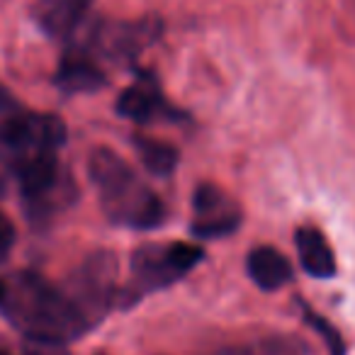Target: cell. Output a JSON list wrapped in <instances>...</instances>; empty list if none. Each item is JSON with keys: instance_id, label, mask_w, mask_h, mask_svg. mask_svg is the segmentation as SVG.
Returning a JSON list of instances; mask_svg holds the SVG:
<instances>
[{"instance_id": "8", "label": "cell", "mask_w": 355, "mask_h": 355, "mask_svg": "<svg viewBox=\"0 0 355 355\" xmlns=\"http://www.w3.org/2000/svg\"><path fill=\"white\" fill-rule=\"evenodd\" d=\"M54 83L66 95H83L95 93L105 85V73L93 59V51L80 44H71L64 51L56 69Z\"/></svg>"}, {"instance_id": "11", "label": "cell", "mask_w": 355, "mask_h": 355, "mask_svg": "<svg viewBox=\"0 0 355 355\" xmlns=\"http://www.w3.org/2000/svg\"><path fill=\"white\" fill-rule=\"evenodd\" d=\"M248 277L261 287L263 292H275L292 280V263L285 253L272 246H258L246 258Z\"/></svg>"}, {"instance_id": "23", "label": "cell", "mask_w": 355, "mask_h": 355, "mask_svg": "<svg viewBox=\"0 0 355 355\" xmlns=\"http://www.w3.org/2000/svg\"><path fill=\"white\" fill-rule=\"evenodd\" d=\"M0 355H6V353H0Z\"/></svg>"}, {"instance_id": "16", "label": "cell", "mask_w": 355, "mask_h": 355, "mask_svg": "<svg viewBox=\"0 0 355 355\" xmlns=\"http://www.w3.org/2000/svg\"><path fill=\"white\" fill-rule=\"evenodd\" d=\"M132 144L148 173H153V175H158V178H168L175 171V166H178L175 146H171V144H166V141H158V139L144 137V134H137V137L132 139Z\"/></svg>"}, {"instance_id": "6", "label": "cell", "mask_w": 355, "mask_h": 355, "mask_svg": "<svg viewBox=\"0 0 355 355\" xmlns=\"http://www.w3.org/2000/svg\"><path fill=\"white\" fill-rule=\"evenodd\" d=\"M163 32V22L158 17H141L132 22H100L90 32L85 49L98 51L107 59H137L146 46L158 42Z\"/></svg>"}, {"instance_id": "4", "label": "cell", "mask_w": 355, "mask_h": 355, "mask_svg": "<svg viewBox=\"0 0 355 355\" xmlns=\"http://www.w3.org/2000/svg\"><path fill=\"white\" fill-rule=\"evenodd\" d=\"M85 329L98 326L117 306V261L110 251H95L61 285Z\"/></svg>"}, {"instance_id": "21", "label": "cell", "mask_w": 355, "mask_h": 355, "mask_svg": "<svg viewBox=\"0 0 355 355\" xmlns=\"http://www.w3.org/2000/svg\"><path fill=\"white\" fill-rule=\"evenodd\" d=\"M6 195V175H3V171H0V198Z\"/></svg>"}, {"instance_id": "19", "label": "cell", "mask_w": 355, "mask_h": 355, "mask_svg": "<svg viewBox=\"0 0 355 355\" xmlns=\"http://www.w3.org/2000/svg\"><path fill=\"white\" fill-rule=\"evenodd\" d=\"M25 355H69V353H66V345H61V343H46V340L27 338Z\"/></svg>"}, {"instance_id": "15", "label": "cell", "mask_w": 355, "mask_h": 355, "mask_svg": "<svg viewBox=\"0 0 355 355\" xmlns=\"http://www.w3.org/2000/svg\"><path fill=\"white\" fill-rule=\"evenodd\" d=\"M73 200H76V188H73V180H71L69 171H66L54 188L46 190L40 198L27 200L25 202L27 217H30L32 222H46V219H51L54 214L64 212Z\"/></svg>"}, {"instance_id": "5", "label": "cell", "mask_w": 355, "mask_h": 355, "mask_svg": "<svg viewBox=\"0 0 355 355\" xmlns=\"http://www.w3.org/2000/svg\"><path fill=\"white\" fill-rule=\"evenodd\" d=\"M69 129L56 114L15 112L0 119V166L15 171L42 153H56L66 144Z\"/></svg>"}, {"instance_id": "9", "label": "cell", "mask_w": 355, "mask_h": 355, "mask_svg": "<svg viewBox=\"0 0 355 355\" xmlns=\"http://www.w3.org/2000/svg\"><path fill=\"white\" fill-rule=\"evenodd\" d=\"M93 0H37L35 22L46 37L59 42H69L83 25Z\"/></svg>"}, {"instance_id": "14", "label": "cell", "mask_w": 355, "mask_h": 355, "mask_svg": "<svg viewBox=\"0 0 355 355\" xmlns=\"http://www.w3.org/2000/svg\"><path fill=\"white\" fill-rule=\"evenodd\" d=\"M311 348L304 338L292 334H270L251 338L246 343L219 348L214 355H309Z\"/></svg>"}, {"instance_id": "1", "label": "cell", "mask_w": 355, "mask_h": 355, "mask_svg": "<svg viewBox=\"0 0 355 355\" xmlns=\"http://www.w3.org/2000/svg\"><path fill=\"white\" fill-rule=\"evenodd\" d=\"M0 309L30 340L66 345L88 331L61 285H51L35 272H20L6 282Z\"/></svg>"}, {"instance_id": "2", "label": "cell", "mask_w": 355, "mask_h": 355, "mask_svg": "<svg viewBox=\"0 0 355 355\" xmlns=\"http://www.w3.org/2000/svg\"><path fill=\"white\" fill-rule=\"evenodd\" d=\"M88 175L98 190L103 212L112 224L141 232L163 224L166 207L161 198L114 151L105 146L93 148L88 158Z\"/></svg>"}, {"instance_id": "20", "label": "cell", "mask_w": 355, "mask_h": 355, "mask_svg": "<svg viewBox=\"0 0 355 355\" xmlns=\"http://www.w3.org/2000/svg\"><path fill=\"white\" fill-rule=\"evenodd\" d=\"M20 112V105L12 98V93L8 88L0 85V117H10V114Z\"/></svg>"}, {"instance_id": "22", "label": "cell", "mask_w": 355, "mask_h": 355, "mask_svg": "<svg viewBox=\"0 0 355 355\" xmlns=\"http://www.w3.org/2000/svg\"><path fill=\"white\" fill-rule=\"evenodd\" d=\"M3 300H6V282L0 280V304H3Z\"/></svg>"}, {"instance_id": "17", "label": "cell", "mask_w": 355, "mask_h": 355, "mask_svg": "<svg viewBox=\"0 0 355 355\" xmlns=\"http://www.w3.org/2000/svg\"><path fill=\"white\" fill-rule=\"evenodd\" d=\"M300 304H302V311H304V321L314 329V334L321 336V340L326 343L329 353L331 355H345V340H343V336L338 334V329H336L329 319H324L319 311H314L311 306H306L304 302H300Z\"/></svg>"}, {"instance_id": "7", "label": "cell", "mask_w": 355, "mask_h": 355, "mask_svg": "<svg viewBox=\"0 0 355 355\" xmlns=\"http://www.w3.org/2000/svg\"><path fill=\"white\" fill-rule=\"evenodd\" d=\"M241 227V207L222 188L200 183L193 193L190 234L198 239H224Z\"/></svg>"}, {"instance_id": "18", "label": "cell", "mask_w": 355, "mask_h": 355, "mask_svg": "<svg viewBox=\"0 0 355 355\" xmlns=\"http://www.w3.org/2000/svg\"><path fill=\"white\" fill-rule=\"evenodd\" d=\"M15 239H17V232H15V224L10 222V217L0 212V263H6V258L10 256L12 246H15Z\"/></svg>"}, {"instance_id": "10", "label": "cell", "mask_w": 355, "mask_h": 355, "mask_svg": "<svg viewBox=\"0 0 355 355\" xmlns=\"http://www.w3.org/2000/svg\"><path fill=\"white\" fill-rule=\"evenodd\" d=\"M114 107H117V112L122 114V117L132 119V122H139V124L151 122L156 114L168 112V105H166V100H163L161 90H158L156 78L144 76V73L139 83L129 85V88H124L122 93H119Z\"/></svg>"}, {"instance_id": "12", "label": "cell", "mask_w": 355, "mask_h": 355, "mask_svg": "<svg viewBox=\"0 0 355 355\" xmlns=\"http://www.w3.org/2000/svg\"><path fill=\"white\" fill-rule=\"evenodd\" d=\"M295 246L306 275L316 280H329L336 275V256L326 236L316 227H300L295 232Z\"/></svg>"}, {"instance_id": "13", "label": "cell", "mask_w": 355, "mask_h": 355, "mask_svg": "<svg viewBox=\"0 0 355 355\" xmlns=\"http://www.w3.org/2000/svg\"><path fill=\"white\" fill-rule=\"evenodd\" d=\"M12 173L17 175V183H20L22 200L27 202V200L40 198L46 190L54 188L66 171L59 166L56 153H42V156H35L22 166H17Z\"/></svg>"}, {"instance_id": "3", "label": "cell", "mask_w": 355, "mask_h": 355, "mask_svg": "<svg viewBox=\"0 0 355 355\" xmlns=\"http://www.w3.org/2000/svg\"><path fill=\"white\" fill-rule=\"evenodd\" d=\"M202 248L188 241H168V243H144L132 253V270L129 282L119 290L117 306H132L144 295L153 290L171 287L173 282L183 280L200 261Z\"/></svg>"}]
</instances>
